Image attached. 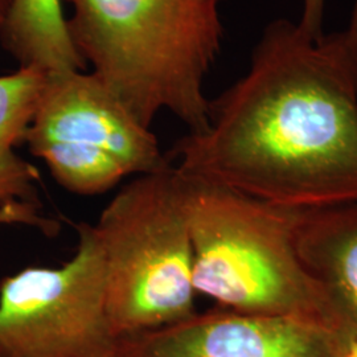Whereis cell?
Listing matches in <instances>:
<instances>
[{
    "label": "cell",
    "instance_id": "6da1fadb",
    "mask_svg": "<svg viewBox=\"0 0 357 357\" xmlns=\"http://www.w3.org/2000/svg\"><path fill=\"white\" fill-rule=\"evenodd\" d=\"M180 171L268 205L357 203V82L343 33L264 29L243 77L209 101L208 126L167 153Z\"/></svg>",
    "mask_w": 357,
    "mask_h": 357
},
{
    "label": "cell",
    "instance_id": "7a4b0ae2",
    "mask_svg": "<svg viewBox=\"0 0 357 357\" xmlns=\"http://www.w3.org/2000/svg\"><path fill=\"white\" fill-rule=\"evenodd\" d=\"M224 0H63L91 73L151 128L169 112L190 132L208 126L205 79L224 41Z\"/></svg>",
    "mask_w": 357,
    "mask_h": 357
},
{
    "label": "cell",
    "instance_id": "3957f363",
    "mask_svg": "<svg viewBox=\"0 0 357 357\" xmlns=\"http://www.w3.org/2000/svg\"><path fill=\"white\" fill-rule=\"evenodd\" d=\"M175 168L191 236L195 291L221 308L298 320L343 337L328 294L296 253L293 211Z\"/></svg>",
    "mask_w": 357,
    "mask_h": 357
},
{
    "label": "cell",
    "instance_id": "277c9868",
    "mask_svg": "<svg viewBox=\"0 0 357 357\" xmlns=\"http://www.w3.org/2000/svg\"><path fill=\"white\" fill-rule=\"evenodd\" d=\"M93 228L102 250L107 315L118 339L197 312L191 236L172 162L123 185Z\"/></svg>",
    "mask_w": 357,
    "mask_h": 357
},
{
    "label": "cell",
    "instance_id": "5b68a950",
    "mask_svg": "<svg viewBox=\"0 0 357 357\" xmlns=\"http://www.w3.org/2000/svg\"><path fill=\"white\" fill-rule=\"evenodd\" d=\"M24 142L64 190L102 195L123 178L171 165L143 126L94 73H47Z\"/></svg>",
    "mask_w": 357,
    "mask_h": 357
},
{
    "label": "cell",
    "instance_id": "8992f818",
    "mask_svg": "<svg viewBox=\"0 0 357 357\" xmlns=\"http://www.w3.org/2000/svg\"><path fill=\"white\" fill-rule=\"evenodd\" d=\"M73 257L29 266L0 282V357H118L102 250L91 224H78Z\"/></svg>",
    "mask_w": 357,
    "mask_h": 357
},
{
    "label": "cell",
    "instance_id": "52a82bcc",
    "mask_svg": "<svg viewBox=\"0 0 357 357\" xmlns=\"http://www.w3.org/2000/svg\"><path fill=\"white\" fill-rule=\"evenodd\" d=\"M345 340L298 320L216 307L119 339L118 357H342Z\"/></svg>",
    "mask_w": 357,
    "mask_h": 357
},
{
    "label": "cell",
    "instance_id": "ba28073f",
    "mask_svg": "<svg viewBox=\"0 0 357 357\" xmlns=\"http://www.w3.org/2000/svg\"><path fill=\"white\" fill-rule=\"evenodd\" d=\"M296 253L324 287L345 340H357V203L293 211Z\"/></svg>",
    "mask_w": 357,
    "mask_h": 357
},
{
    "label": "cell",
    "instance_id": "9c48e42d",
    "mask_svg": "<svg viewBox=\"0 0 357 357\" xmlns=\"http://www.w3.org/2000/svg\"><path fill=\"white\" fill-rule=\"evenodd\" d=\"M63 4V0H13L0 40L19 68L44 73L85 70L86 64L69 35Z\"/></svg>",
    "mask_w": 357,
    "mask_h": 357
},
{
    "label": "cell",
    "instance_id": "30bf717a",
    "mask_svg": "<svg viewBox=\"0 0 357 357\" xmlns=\"http://www.w3.org/2000/svg\"><path fill=\"white\" fill-rule=\"evenodd\" d=\"M47 73L17 68L0 76V206L11 203L38 204V169L22 159L16 146L24 142L38 106Z\"/></svg>",
    "mask_w": 357,
    "mask_h": 357
},
{
    "label": "cell",
    "instance_id": "8fae6325",
    "mask_svg": "<svg viewBox=\"0 0 357 357\" xmlns=\"http://www.w3.org/2000/svg\"><path fill=\"white\" fill-rule=\"evenodd\" d=\"M26 225L40 230L45 236H53L59 231V222L44 216L40 204L33 203H11L0 206V227L4 225Z\"/></svg>",
    "mask_w": 357,
    "mask_h": 357
},
{
    "label": "cell",
    "instance_id": "7c38bea8",
    "mask_svg": "<svg viewBox=\"0 0 357 357\" xmlns=\"http://www.w3.org/2000/svg\"><path fill=\"white\" fill-rule=\"evenodd\" d=\"M302 10L301 16L296 20L299 26L308 36L319 38L324 35L323 23L326 16L327 0H301Z\"/></svg>",
    "mask_w": 357,
    "mask_h": 357
},
{
    "label": "cell",
    "instance_id": "4fadbf2b",
    "mask_svg": "<svg viewBox=\"0 0 357 357\" xmlns=\"http://www.w3.org/2000/svg\"><path fill=\"white\" fill-rule=\"evenodd\" d=\"M342 33H343L345 48H347L348 56L351 59L357 82V0H355L351 22H349V24L345 28L344 31H342Z\"/></svg>",
    "mask_w": 357,
    "mask_h": 357
},
{
    "label": "cell",
    "instance_id": "5bb4252c",
    "mask_svg": "<svg viewBox=\"0 0 357 357\" xmlns=\"http://www.w3.org/2000/svg\"><path fill=\"white\" fill-rule=\"evenodd\" d=\"M13 0H0V29L6 24L11 8H13Z\"/></svg>",
    "mask_w": 357,
    "mask_h": 357
},
{
    "label": "cell",
    "instance_id": "9a60e30c",
    "mask_svg": "<svg viewBox=\"0 0 357 357\" xmlns=\"http://www.w3.org/2000/svg\"><path fill=\"white\" fill-rule=\"evenodd\" d=\"M342 357H357V340H348L345 343Z\"/></svg>",
    "mask_w": 357,
    "mask_h": 357
}]
</instances>
